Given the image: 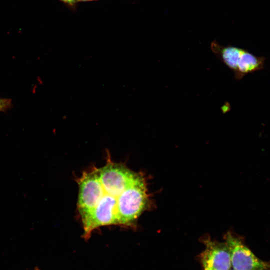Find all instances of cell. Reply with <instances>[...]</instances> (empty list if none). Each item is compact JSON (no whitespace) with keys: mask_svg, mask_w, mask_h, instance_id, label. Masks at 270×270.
I'll use <instances>...</instances> for the list:
<instances>
[{"mask_svg":"<svg viewBox=\"0 0 270 270\" xmlns=\"http://www.w3.org/2000/svg\"><path fill=\"white\" fill-rule=\"evenodd\" d=\"M264 58L257 57L243 50L238 64V70L234 74L235 78L239 80L246 74L262 69Z\"/></svg>","mask_w":270,"mask_h":270,"instance_id":"obj_5","label":"cell"},{"mask_svg":"<svg viewBox=\"0 0 270 270\" xmlns=\"http://www.w3.org/2000/svg\"><path fill=\"white\" fill-rule=\"evenodd\" d=\"M229 248L232 268L236 270H270V261L256 256L242 241L230 233L224 236Z\"/></svg>","mask_w":270,"mask_h":270,"instance_id":"obj_2","label":"cell"},{"mask_svg":"<svg viewBox=\"0 0 270 270\" xmlns=\"http://www.w3.org/2000/svg\"><path fill=\"white\" fill-rule=\"evenodd\" d=\"M204 242L206 248L200 256L204 270H230V252L226 242L210 239L204 240Z\"/></svg>","mask_w":270,"mask_h":270,"instance_id":"obj_3","label":"cell"},{"mask_svg":"<svg viewBox=\"0 0 270 270\" xmlns=\"http://www.w3.org/2000/svg\"><path fill=\"white\" fill-rule=\"evenodd\" d=\"M210 49L215 56L236 74L243 49L228 45L222 46L216 40L210 44Z\"/></svg>","mask_w":270,"mask_h":270,"instance_id":"obj_4","label":"cell"},{"mask_svg":"<svg viewBox=\"0 0 270 270\" xmlns=\"http://www.w3.org/2000/svg\"><path fill=\"white\" fill-rule=\"evenodd\" d=\"M35 270H38V269H36Z\"/></svg>","mask_w":270,"mask_h":270,"instance_id":"obj_10","label":"cell"},{"mask_svg":"<svg viewBox=\"0 0 270 270\" xmlns=\"http://www.w3.org/2000/svg\"><path fill=\"white\" fill-rule=\"evenodd\" d=\"M230 270H236L231 268V269Z\"/></svg>","mask_w":270,"mask_h":270,"instance_id":"obj_9","label":"cell"},{"mask_svg":"<svg viewBox=\"0 0 270 270\" xmlns=\"http://www.w3.org/2000/svg\"><path fill=\"white\" fill-rule=\"evenodd\" d=\"M110 157L104 166L90 168L78 180L77 208L86 239L102 226L132 228L150 206L144 175Z\"/></svg>","mask_w":270,"mask_h":270,"instance_id":"obj_1","label":"cell"},{"mask_svg":"<svg viewBox=\"0 0 270 270\" xmlns=\"http://www.w3.org/2000/svg\"><path fill=\"white\" fill-rule=\"evenodd\" d=\"M10 100L0 98V111H4L10 108Z\"/></svg>","mask_w":270,"mask_h":270,"instance_id":"obj_6","label":"cell"},{"mask_svg":"<svg viewBox=\"0 0 270 270\" xmlns=\"http://www.w3.org/2000/svg\"><path fill=\"white\" fill-rule=\"evenodd\" d=\"M93 0H79V2H89V1H93Z\"/></svg>","mask_w":270,"mask_h":270,"instance_id":"obj_8","label":"cell"},{"mask_svg":"<svg viewBox=\"0 0 270 270\" xmlns=\"http://www.w3.org/2000/svg\"><path fill=\"white\" fill-rule=\"evenodd\" d=\"M60 1L62 2L64 4L72 6H73L75 5L78 2H79V0H60Z\"/></svg>","mask_w":270,"mask_h":270,"instance_id":"obj_7","label":"cell"}]
</instances>
